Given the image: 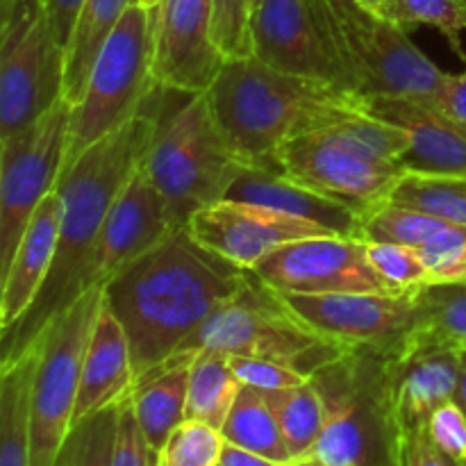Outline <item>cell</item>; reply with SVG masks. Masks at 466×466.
I'll return each instance as SVG.
<instances>
[{
    "mask_svg": "<svg viewBox=\"0 0 466 466\" xmlns=\"http://www.w3.org/2000/svg\"><path fill=\"white\" fill-rule=\"evenodd\" d=\"M248 273L180 228L112 278L105 285V300L130 339L137 380L235 299Z\"/></svg>",
    "mask_w": 466,
    "mask_h": 466,
    "instance_id": "cell-1",
    "label": "cell"
},
{
    "mask_svg": "<svg viewBox=\"0 0 466 466\" xmlns=\"http://www.w3.org/2000/svg\"><path fill=\"white\" fill-rule=\"evenodd\" d=\"M164 91L167 89L157 86L121 130L91 146L59 176L55 191L62 200V223L53 268L30 312L3 335V362L30 349L41 330L76 300V285L103 230L105 218L132 176L139 171L157 135Z\"/></svg>",
    "mask_w": 466,
    "mask_h": 466,
    "instance_id": "cell-2",
    "label": "cell"
},
{
    "mask_svg": "<svg viewBox=\"0 0 466 466\" xmlns=\"http://www.w3.org/2000/svg\"><path fill=\"white\" fill-rule=\"evenodd\" d=\"M205 96L228 144L253 168H276L278 148L289 139L367 114L358 91L278 71L253 55L226 59Z\"/></svg>",
    "mask_w": 466,
    "mask_h": 466,
    "instance_id": "cell-3",
    "label": "cell"
},
{
    "mask_svg": "<svg viewBox=\"0 0 466 466\" xmlns=\"http://www.w3.org/2000/svg\"><path fill=\"white\" fill-rule=\"evenodd\" d=\"M399 344L349 349L309 378L326 419L314 449L296 466H403L405 432L394 387Z\"/></svg>",
    "mask_w": 466,
    "mask_h": 466,
    "instance_id": "cell-4",
    "label": "cell"
},
{
    "mask_svg": "<svg viewBox=\"0 0 466 466\" xmlns=\"http://www.w3.org/2000/svg\"><path fill=\"white\" fill-rule=\"evenodd\" d=\"M141 168L171 221L187 228L191 214L228 198L246 164L228 144L208 96L198 94L159 123Z\"/></svg>",
    "mask_w": 466,
    "mask_h": 466,
    "instance_id": "cell-5",
    "label": "cell"
},
{
    "mask_svg": "<svg viewBox=\"0 0 466 466\" xmlns=\"http://www.w3.org/2000/svg\"><path fill=\"white\" fill-rule=\"evenodd\" d=\"M198 350L276 360L312 378L339 360L349 346L314 330L287 305L280 291L264 285L250 271L244 289L221 305L173 355Z\"/></svg>",
    "mask_w": 466,
    "mask_h": 466,
    "instance_id": "cell-6",
    "label": "cell"
},
{
    "mask_svg": "<svg viewBox=\"0 0 466 466\" xmlns=\"http://www.w3.org/2000/svg\"><path fill=\"white\" fill-rule=\"evenodd\" d=\"M155 32L157 9L139 3L130 5L100 50L85 94L71 105L62 173H66L91 146L121 130L159 86L153 73Z\"/></svg>",
    "mask_w": 466,
    "mask_h": 466,
    "instance_id": "cell-7",
    "label": "cell"
},
{
    "mask_svg": "<svg viewBox=\"0 0 466 466\" xmlns=\"http://www.w3.org/2000/svg\"><path fill=\"white\" fill-rule=\"evenodd\" d=\"M103 296L105 287L89 289L64 308L36 337L39 364L32 382L30 466H55L76 428L82 362Z\"/></svg>",
    "mask_w": 466,
    "mask_h": 466,
    "instance_id": "cell-8",
    "label": "cell"
},
{
    "mask_svg": "<svg viewBox=\"0 0 466 466\" xmlns=\"http://www.w3.org/2000/svg\"><path fill=\"white\" fill-rule=\"evenodd\" d=\"M66 50L41 0H3L0 137L23 130L64 100Z\"/></svg>",
    "mask_w": 466,
    "mask_h": 466,
    "instance_id": "cell-9",
    "label": "cell"
},
{
    "mask_svg": "<svg viewBox=\"0 0 466 466\" xmlns=\"http://www.w3.org/2000/svg\"><path fill=\"white\" fill-rule=\"evenodd\" d=\"M71 105L59 100L23 130L0 137V276L7 271L32 217L57 187Z\"/></svg>",
    "mask_w": 466,
    "mask_h": 466,
    "instance_id": "cell-10",
    "label": "cell"
},
{
    "mask_svg": "<svg viewBox=\"0 0 466 466\" xmlns=\"http://www.w3.org/2000/svg\"><path fill=\"white\" fill-rule=\"evenodd\" d=\"M273 162L276 171L285 173L289 180L350 205L360 214L385 203L408 173L399 162L360 153L323 130L282 144Z\"/></svg>",
    "mask_w": 466,
    "mask_h": 466,
    "instance_id": "cell-11",
    "label": "cell"
},
{
    "mask_svg": "<svg viewBox=\"0 0 466 466\" xmlns=\"http://www.w3.org/2000/svg\"><path fill=\"white\" fill-rule=\"evenodd\" d=\"M280 294H399L369 262L355 237H309L273 250L253 268Z\"/></svg>",
    "mask_w": 466,
    "mask_h": 466,
    "instance_id": "cell-12",
    "label": "cell"
},
{
    "mask_svg": "<svg viewBox=\"0 0 466 466\" xmlns=\"http://www.w3.org/2000/svg\"><path fill=\"white\" fill-rule=\"evenodd\" d=\"M187 230L200 246L244 271H253L267 255L282 246L309 237L335 235L323 226L280 209L232 198H223L191 214Z\"/></svg>",
    "mask_w": 466,
    "mask_h": 466,
    "instance_id": "cell-13",
    "label": "cell"
},
{
    "mask_svg": "<svg viewBox=\"0 0 466 466\" xmlns=\"http://www.w3.org/2000/svg\"><path fill=\"white\" fill-rule=\"evenodd\" d=\"M180 228L171 221L162 196L148 180L144 168L132 176L107 214L76 285V299L96 287H105L123 268L162 244Z\"/></svg>",
    "mask_w": 466,
    "mask_h": 466,
    "instance_id": "cell-14",
    "label": "cell"
},
{
    "mask_svg": "<svg viewBox=\"0 0 466 466\" xmlns=\"http://www.w3.org/2000/svg\"><path fill=\"white\" fill-rule=\"evenodd\" d=\"M305 323L349 349L394 346L417 321L419 291L405 294H282Z\"/></svg>",
    "mask_w": 466,
    "mask_h": 466,
    "instance_id": "cell-15",
    "label": "cell"
},
{
    "mask_svg": "<svg viewBox=\"0 0 466 466\" xmlns=\"http://www.w3.org/2000/svg\"><path fill=\"white\" fill-rule=\"evenodd\" d=\"M226 57L212 36V0H162L155 32V80L185 96L205 94Z\"/></svg>",
    "mask_w": 466,
    "mask_h": 466,
    "instance_id": "cell-16",
    "label": "cell"
},
{
    "mask_svg": "<svg viewBox=\"0 0 466 466\" xmlns=\"http://www.w3.org/2000/svg\"><path fill=\"white\" fill-rule=\"evenodd\" d=\"M250 32L253 57L267 66L344 86L308 0H259Z\"/></svg>",
    "mask_w": 466,
    "mask_h": 466,
    "instance_id": "cell-17",
    "label": "cell"
},
{
    "mask_svg": "<svg viewBox=\"0 0 466 466\" xmlns=\"http://www.w3.org/2000/svg\"><path fill=\"white\" fill-rule=\"evenodd\" d=\"M369 114L408 132L410 148L400 159L408 173L466 176V126L441 112L431 98L364 96Z\"/></svg>",
    "mask_w": 466,
    "mask_h": 466,
    "instance_id": "cell-18",
    "label": "cell"
},
{
    "mask_svg": "<svg viewBox=\"0 0 466 466\" xmlns=\"http://www.w3.org/2000/svg\"><path fill=\"white\" fill-rule=\"evenodd\" d=\"M59 223H62V200L57 191L46 196L44 203L32 217L23 232L18 248L9 262L7 271L0 276V330L9 332L39 299L46 280L53 268L59 244Z\"/></svg>",
    "mask_w": 466,
    "mask_h": 466,
    "instance_id": "cell-19",
    "label": "cell"
},
{
    "mask_svg": "<svg viewBox=\"0 0 466 466\" xmlns=\"http://www.w3.org/2000/svg\"><path fill=\"white\" fill-rule=\"evenodd\" d=\"M464 355L453 349H428L400 341L394 353L396 408L405 437L428 426V419L455 399Z\"/></svg>",
    "mask_w": 466,
    "mask_h": 466,
    "instance_id": "cell-20",
    "label": "cell"
},
{
    "mask_svg": "<svg viewBox=\"0 0 466 466\" xmlns=\"http://www.w3.org/2000/svg\"><path fill=\"white\" fill-rule=\"evenodd\" d=\"M135 364H132L130 339L121 321L103 296L94 332L86 344L82 362L80 394L76 405V426L103 410L116 408L127 400L135 390Z\"/></svg>",
    "mask_w": 466,
    "mask_h": 466,
    "instance_id": "cell-21",
    "label": "cell"
},
{
    "mask_svg": "<svg viewBox=\"0 0 466 466\" xmlns=\"http://www.w3.org/2000/svg\"><path fill=\"white\" fill-rule=\"evenodd\" d=\"M228 198L280 209L291 217L323 226L339 237H355L358 239L360 218H362L358 209L317 194V191L289 180L285 173L276 171V168L246 167L232 185Z\"/></svg>",
    "mask_w": 466,
    "mask_h": 466,
    "instance_id": "cell-22",
    "label": "cell"
},
{
    "mask_svg": "<svg viewBox=\"0 0 466 466\" xmlns=\"http://www.w3.org/2000/svg\"><path fill=\"white\" fill-rule=\"evenodd\" d=\"M194 353H177L135 382L130 403L141 432L155 453L187 419L189 362Z\"/></svg>",
    "mask_w": 466,
    "mask_h": 466,
    "instance_id": "cell-23",
    "label": "cell"
},
{
    "mask_svg": "<svg viewBox=\"0 0 466 466\" xmlns=\"http://www.w3.org/2000/svg\"><path fill=\"white\" fill-rule=\"evenodd\" d=\"M39 364V339L0 373V466H30L32 382Z\"/></svg>",
    "mask_w": 466,
    "mask_h": 466,
    "instance_id": "cell-24",
    "label": "cell"
},
{
    "mask_svg": "<svg viewBox=\"0 0 466 466\" xmlns=\"http://www.w3.org/2000/svg\"><path fill=\"white\" fill-rule=\"evenodd\" d=\"M137 0H85L73 25L64 64V100L76 105L82 98L100 50Z\"/></svg>",
    "mask_w": 466,
    "mask_h": 466,
    "instance_id": "cell-25",
    "label": "cell"
},
{
    "mask_svg": "<svg viewBox=\"0 0 466 466\" xmlns=\"http://www.w3.org/2000/svg\"><path fill=\"white\" fill-rule=\"evenodd\" d=\"M403 341L466 353V282L431 285L419 291L417 321Z\"/></svg>",
    "mask_w": 466,
    "mask_h": 466,
    "instance_id": "cell-26",
    "label": "cell"
},
{
    "mask_svg": "<svg viewBox=\"0 0 466 466\" xmlns=\"http://www.w3.org/2000/svg\"><path fill=\"white\" fill-rule=\"evenodd\" d=\"M244 382L237 378L230 358L217 350H198L189 362L187 419L221 431Z\"/></svg>",
    "mask_w": 466,
    "mask_h": 466,
    "instance_id": "cell-27",
    "label": "cell"
},
{
    "mask_svg": "<svg viewBox=\"0 0 466 466\" xmlns=\"http://www.w3.org/2000/svg\"><path fill=\"white\" fill-rule=\"evenodd\" d=\"M223 440L264 455L278 464H294L278 419L259 390L246 387L237 396L221 428Z\"/></svg>",
    "mask_w": 466,
    "mask_h": 466,
    "instance_id": "cell-28",
    "label": "cell"
},
{
    "mask_svg": "<svg viewBox=\"0 0 466 466\" xmlns=\"http://www.w3.org/2000/svg\"><path fill=\"white\" fill-rule=\"evenodd\" d=\"M262 394L268 408L276 414L294 464L303 462L317 444L323 419H326V410H323V400L317 387L312 385V380H308L303 385L262 391Z\"/></svg>",
    "mask_w": 466,
    "mask_h": 466,
    "instance_id": "cell-29",
    "label": "cell"
},
{
    "mask_svg": "<svg viewBox=\"0 0 466 466\" xmlns=\"http://www.w3.org/2000/svg\"><path fill=\"white\" fill-rule=\"evenodd\" d=\"M446 226H451V221L385 200L362 212L358 239L364 244H403L421 248Z\"/></svg>",
    "mask_w": 466,
    "mask_h": 466,
    "instance_id": "cell-30",
    "label": "cell"
},
{
    "mask_svg": "<svg viewBox=\"0 0 466 466\" xmlns=\"http://www.w3.org/2000/svg\"><path fill=\"white\" fill-rule=\"evenodd\" d=\"M387 200L466 226V176L405 173Z\"/></svg>",
    "mask_w": 466,
    "mask_h": 466,
    "instance_id": "cell-31",
    "label": "cell"
},
{
    "mask_svg": "<svg viewBox=\"0 0 466 466\" xmlns=\"http://www.w3.org/2000/svg\"><path fill=\"white\" fill-rule=\"evenodd\" d=\"M390 21L410 30L431 25L449 41L451 50L466 62L462 35L466 32V0H391Z\"/></svg>",
    "mask_w": 466,
    "mask_h": 466,
    "instance_id": "cell-32",
    "label": "cell"
},
{
    "mask_svg": "<svg viewBox=\"0 0 466 466\" xmlns=\"http://www.w3.org/2000/svg\"><path fill=\"white\" fill-rule=\"evenodd\" d=\"M323 132H328L339 144L350 146V148L360 150V153L373 155L378 159H387V162L400 164V159L405 157L410 148L408 132L369 112L358 118L339 123V126L326 127Z\"/></svg>",
    "mask_w": 466,
    "mask_h": 466,
    "instance_id": "cell-33",
    "label": "cell"
},
{
    "mask_svg": "<svg viewBox=\"0 0 466 466\" xmlns=\"http://www.w3.org/2000/svg\"><path fill=\"white\" fill-rule=\"evenodd\" d=\"M223 446L221 431L185 419L157 453V466H218Z\"/></svg>",
    "mask_w": 466,
    "mask_h": 466,
    "instance_id": "cell-34",
    "label": "cell"
},
{
    "mask_svg": "<svg viewBox=\"0 0 466 466\" xmlns=\"http://www.w3.org/2000/svg\"><path fill=\"white\" fill-rule=\"evenodd\" d=\"M369 262L394 291H421L431 287L421 250L403 244H367Z\"/></svg>",
    "mask_w": 466,
    "mask_h": 466,
    "instance_id": "cell-35",
    "label": "cell"
},
{
    "mask_svg": "<svg viewBox=\"0 0 466 466\" xmlns=\"http://www.w3.org/2000/svg\"><path fill=\"white\" fill-rule=\"evenodd\" d=\"M431 285H464L466 282V226L451 223L440 235L421 246Z\"/></svg>",
    "mask_w": 466,
    "mask_h": 466,
    "instance_id": "cell-36",
    "label": "cell"
},
{
    "mask_svg": "<svg viewBox=\"0 0 466 466\" xmlns=\"http://www.w3.org/2000/svg\"><path fill=\"white\" fill-rule=\"evenodd\" d=\"M250 0H212V36L226 59L253 55Z\"/></svg>",
    "mask_w": 466,
    "mask_h": 466,
    "instance_id": "cell-37",
    "label": "cell"
},
{
    "mask_svg": "<svg viewBox=\"0 0 466 466\" xmlns=\"http://www.w3.org/2000/svg\"><path fill=\"white\" fill-rule=\"evenodd\" d=\"M116 423L118 405L77 423V431H80V466H112Z\"/></svg>",
    "mask_w": 466,
    "mask_h": 466,
    "instance_id": "cell-38",
    "label": "cell"
},
{
    "mask_svg": "<svg viewBox=\"0 0 466 466\" xmlns=\"http://www.w3.org/2000/svg\"><path fill=\"white\" fill-rule=\"evenodd\" d=\"M230 358V355H228ZM232 369H235L237 378L244 382L246 387H253L259 391H273L285 390V387H296L308 382L303 373L296 371L289 364L276 362V360H262V358H230Z\"/></svg>",
    "mask_w": 466,
    "mask_h": 466,
    "instance_id": "cell-39",
    "label": "cell"
},
{
    "mask_svg": "<svg viewBox=\"0 0 466 466\" xmlns=\"http://www.w3.org/2000/svg\"><path fill=\"white\" fill-rule=\"evenodd\" d=\"M157 453L150 449L148 440L141 432L132 412L130 399L118 405V423H116V441H114L112 466H153Z\"/></svg>",
    "mask_w": 466,
    "mask_h": 466,
    "instance_id": "cell-40",
    "label": "cell"
},
{
    "mask_svg": "<svg viewBox=\"0 0 466 466\" xmlns=\"http://www.w3.org/2000/svg\"><path fill=\"white\" fill-rule=\"evenodd\" d=\"M426 431L437 449L455 460H466V414L455 400H449L431 414Z\"/></svg>",
    "mask_w": 466,
    "mask_h": 466,
    "instance_id": "cell-41",
    "label": "cell"
},
{
    "mask_svg": "<svg viewBox=\"0 0 466 466\" xmlns=\"http://www.w3.org/2000/svg\"><path fill=\"white\" fill-rule=\"evenodd\" d=\"M403 466H462V460L451 458L444 451L437 449L426 428H421L405 437Z\"/></svg>",
    "mask_w": 466,
    "mask_h": 466,
    "instance_id": "cell-42",
    "label": "cell"
},
{
    "mask_svg": "<svg viewBox=\"0 0 466 466\" xmlns=\"http://www.w3.org/2000/svg\"><path fill=\"white\" fill-rule=\"evenodd\" d=\"M432 103L449 114L455 121L466 126V71L462 73H444L440 91L435 94Z\"/></svg>",
    "mask_w": 466,
    "mask_h": 466,
    "instance_id": "cell-43",
    "label": "cell"
},
{
    "mask_svg": "<svg viewBox=\"0 0 466 466\" xmlns=\"http://www.w3.org/2000/svg\"><path fill=\"white\" fill-rule=\"evenodd\" d=\"M85 0H41L46 14L50 18V25H53L55 36H57L59 44L66 50L68 39H71L73 25H76V18L80 14V7Z\"/></svg>",
    "mask_w": 466,
    "mask_h": 466,
    "instance_id": "cell-44",
    "label": "cell"
},
{
    "mask_svg": "<svg viewBox=\"0 0 466 466\" xmlns=\"http://www.w3.org/2000/svg\"><path fill=\"white\" fill-rule=\"evenodd\" d=\"M218 466H289V464H278L273 462V460L264 458V455L253 453V451L241 449V446L226 441L221 460H218Z\"/></svg>",
    "mask_w": 466,
    "mask_h": 466,
    "instance_id": "cell-45",
    "label": "cell"
},
{
    "mask_svg": "<svg viewBox=\"0 0 466 466\" xmlns=\"http://www.w3.org/2000/svg\"><path fill=\"white\" fill-rule=\"evenodd\" d=\"M55 466H80V431H77V426L73 428L71 437H68L66 446L59 453Z\"/></svg>",
    "mask_w": 466,
    "mask_h": 466,
    "instance_id": "cell-46",
    "label": "cell"
},
{
    "mask_svg": "<svg viewBox=\"0 0 466 466\" xmlns=\"http://www.w3.org/2000/svg\"><path fill=\"white\" fill-rule=\"evenodd\" d=\"M360 5H362L367 12H371L373 16H380V18H387L390 16V5L391 0H358Z\"/></svg>",
    "mask_w": 466,
    "mask_h": 466,
    "instance_id": "cell-47",
    "label": "cell"
},
{
    "mask_svg": "<svg viewBox=\"0 0 466 466\" xmlns=\"http://www.w3.org/2000/svg\"><path fill=\"white\" fill-rule=\"evenodd\" d=\"M455 403L464 410L466 414V355H464V362H462V371H460V382H458V391H455Z\"/></svg>",
    "mask_w": 466,
    "mask_h": 466,
    "instance_id": "cell-48",
    "label": "cell"
},
{
    "mask_svg": "<svg viewBox=\"0 0 466 466\" xmlns=\"http://www.w3.org/2000/svg\"><path fill=\"white\" fill-rule=\"evenodd\" d=\"M137 3L144 5V7H148V9H157L162 0H137Z\"/></svg>",
    "mask_w": 466,
    "mask_h": 466,
    "instance_id": "cell-49",
    "label": "cell"
},
{
    "mask_svg": "<svg viewBox=\"0 0 466 466\" xmlns=\"http://www.w3.org/2000/svg\"><path fill=\"white\" fill-rule=\"evenodd\" d=\"M258 3H259V0H250V9L258 7Z\"/></svg>",
    "mask_w": 466,
    "mask_h": 466,
    "instance_id": "cell-50",
    "label": "cell"
},
{
    "mask_svg": "<svg viewBox=\"0 0 466 466\" xmlns=\"http://www.w3.org/2000/svg\"><path fill=\"white\" fill-rule=\"evenodd\" d=\"M462 466H466V460H462Z\"/></svg>",
    "mask_w": 466,
    "mask_h": 466,
    "instance_id": "cell-51",
    "label": "cell"
},
{
    "mask_svg": "<svg viewBox=\"0 0 466 466\" xmlns=\"http://www.w3.org/2000/svg\"><path fill=\"white\" fill-rule=\"evenodd\" d=\"M153 466H157V460H155V464Z\"/></svg>",
    "mask_w": 466,
    "mask_h": 466,
    "instance_id": "cell-52",
    "label": "cell"
},
{
    "mask_svg": "<svg viewBox=\"0 0 466 466\" xmlns=\"http://www.w3.org/2000/svg\"><path fill=\"white\" fill-rule=\"evenodd\" d=\"M289 466H296V464H289Z\"/></svg>",
    "mask_w": 466,
    "mask_h": 466,
    "instance_id": "cell-53",
    "label": "cell"
}]
</instances>
